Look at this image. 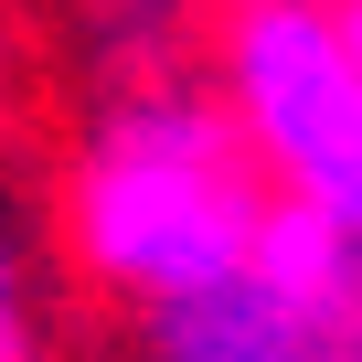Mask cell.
I'll return each mask as SVG.
<instances>
[{
  "mask_svg": "<svg viewBox=\"0 0 362 362\" xmlns=\"http://www.w3.org/2000/svg\"><path fill=\"white\" fill-rule=\"evenodd\" d=\"M0 362H33V330H11V320H0Z\"/></svg>",
  "mask_w": 362,
  "mask_h": 362,
  "instance_id": "obj_4",
  "label": "cell"
},
{
  "mask_svg": "<svg viewBox=\"0 0 362 362\" xmlns=\"http://www.w3.org/2000/svg\"><path fill=\"white\" fill-rule=\"evenodd\" d=\"M341 33H351V54H362V0H341Z\"/></svg>",
  "mask_w": 362,
  "mask_h": 362,
  "instance_id": "obj_5",
  "label": "cell"
},
{
  "mask_svg": "<svg viewBox=\"0 0 362 362\" xmlns=\"http://www.w3.org/2000/svg\"><path fill=\"white\" fill-rule=\"evenodd\" d=\"M0 320L33 330V277H22V214H11V181H0Z\"/></svg>",
  "mask_w": 362,
  "mask_h": 362,
  "instance_id": "obj_3",
  "label": "cell"
},
{
  "mask_svg": "<svg viewBox=\"0 0 362 362\" xmlns=\"http://www.w3.org/2000/svg\"><path fill=\"white\" fill-rule=\"evenodd\" d=\"M277 203V170L256 160L224 86H128L86 117L64 160V256L96 298L160 320L245 267L256 224Z\"/></svg>",
  "mask_w": 362,
  "mask_h": 362,
  "instance_id": "obj_1",
  "label": "cell"
},
{
  "mask_svg": "<svg viewBox=\"0 0 362 362\" xmlns=\"http://www.w3.org/2000/svg\"><path fill=\"white\" fill-rule=\"evenodd\" d=\"M214 86L245 117L277 192L330 203L362 160V54L341 33V0H224Z\"/></svg>",
  "mask_w": 362,
  "mask_h": 362,
  "instance_id": "obj_2",
  "label": "cell"
}]
</instances>
